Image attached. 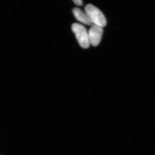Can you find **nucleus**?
<instances>
[{"label": "nucleus", "instance_id": "nucleus-1", "mask_svg": "<svg viewBox=\"0 0 155 155\" xmlns=\"http://www.w3.org/2000/svg\"><path fill=\"white\" fill-rule=\"evenodd\" d=\"M85 13L89 17L93 24L104 27L107 25V20L104 14L99 9L91 4L85 6Z\"/></svg>", "mask_w": 155, "mask_h": 155}, {"label": "nucleus", "instance_id": "nucleus-2", "mask_svg": "<svg viewBox=\"0 0 155 155\" xmlns=\"http://www.w3.org/2000/svg\"><path fill=\"white\" fill-rule=\"evenodd\" d=\"M72 29L81 47L84 49L88 48L90 43L86 28L81 24L75 23L72 25Z\"/></svg>", "mask_w": 155, "mask_h": 155}, {"label": "nucleus", "instance_id": "nucleus-3", "mask_svg": "<svg viewBox=\"0 0 155 155\" xmlns=\"http://www.w3.org/2000/svg\"><path fill=\"white\" fill-rule=\"evenodd\" d=\"M103 33V28L101 26L93 24L88 31L90 43L93 46H97L99 44Z\"/></svg>", "mask_w": 155, "mask_h": 155}, {"label": "nucleus", "instance_id": "nucleus-4", "mask_svg": "<svg viewBox=\"0 0 155 155\" xmlns=\"http://www.w3.org/2000/svg\"><path fill=\"white\" fill-rule=\"evenodd\" d=\"M73 13L75 18L79 22H82L85 25L91 26L93 24L87 14L84 13L81 9L78 8H75L73 10Z\"/></svg>", "mask_w": 155, "mask_h": 155}, {"label": "nucleus", "instance_id": "nucleus-5", "mask_svg": "<svg viewBox=\"0 0 155 155\" xmlns=\"http://www.w3.org/2000/svg\"><path fill=\"white\" fill-rule=\"evenodd\" d=\"M72 1L76 5L81 6L83 5L82 0H72Z\"/></svg>", "mask_w": 155, "mask_h": 155}]
</instances>
